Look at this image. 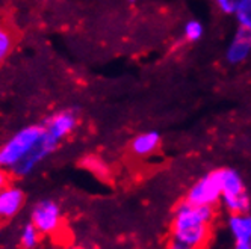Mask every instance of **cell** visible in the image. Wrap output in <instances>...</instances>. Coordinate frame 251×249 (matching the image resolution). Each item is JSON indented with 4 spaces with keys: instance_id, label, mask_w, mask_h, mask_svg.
<instances>
[{
    "instance_id": "1",
    "label": "cell",
    "mask_w": 251,
    "mask_h": 249,
    "mask_svg": "<svg viewBox=\"0 0 251 249\" xmlns=\"http://www.w3.org/2000/svg\"><path fill=\"white\" fill-rule=\"evenodd\" d=\"M215 218L212 205L178 204L171 224L173 239L191 249H201L210 237V224Z\"/></svg>"
},
{
    "instance_id": "8",
    "label": "cell",
    "mask_w": 251,
    "mask_h": 249,
    "mask_svg": "<svg viewBox=\"0 0 251 249\" xmlns=\"http://www.w3.org/2000/svg\"><path fill=\"white\" fill-rule=\"evenodd\" d=\"M160 145V133L156 130L136 135L130 142V151L136 157H147L153 154Z\"/></svg>"
},
{
    "instance_id": "11",
    "label": "cell",
    "mask_w": 251,
    "mask_h": 249,
    "mask_svg": "<svg viewBox=\"0 0 251 249\" xmlns=\"http://www.w3.org/2000/svg\"><path fill=\"white\" fill-rule=\"evenodd\" d=\"M80 168L88 171L89 174H93L97 180L100 181H109L111 180V166L107 165L104 158H101L97 154H86L80 158Z\"/></svg>"
},
{
    "instance_id": "20",
    "label": "cell",
    "mask_w": 251,
    "mask_h": 249,
    "mask_svg": "<svg viewBox=\"0 0 251 249\" xmlns=\"http://www.w3.org/2000/svg\"><path fill=\"white\" fill-rule=\"evenodd\" d=\"M235 249H251V240H248V242H236Z\"/></svg>"
},
{
    "instance_id": "23",
    "label": "cell",
    "mask_w": 251,
    "mask_h": 249,
    "mask_svg": "<svg viewBox=\"0 0 251 249\" xmlns=\"http://www.w3.org/2000/svg\"><path fill=\"white\" fill-rule=\"evenodd\" d=\"M236 3H238V0H236Z\"/></svg>"
},
{
    "instance_id": "16",
    "label": "cell",
    "mask_w": 251,
    "mask_h": 249,
    "mask_svg": "<svg viewBox=\"0 0 251 249\" xmlns=\"http://www.w3.org/2000/svg\"><path fill=\"white\" fill-rule=\"evenodd\" d=\"M203 24L199 20H189L183 29V38L186 43H197L203 37Z\"/></svg>"
},
{
    "instance_id": "22",
    "label": "cell",
    "mask_w": 251,
    "mask_h": 249,
    "mask_svg": "<svg viewBox=\"0 0 251 249\" xmlns=\"http://www.w3.org/2000/svg\"><path fill=\"white\" fill-rule=\"evenodd\" d=\"M130 2H135V0H130Z\"/></svg>"
},
{
    "instance_id": "9",
    "label": "cell",
    "mask_w": 251,
    "mask_h": 249,
    "mask_svg": "<svg viewBox=\"0 0 251 249\" xmlns=\"http://www.w3.org/2000/svg\"><path fill=\"white\" fill-rule=\"evenodd\" d=\"M220 181H221V198L224 197H238L245 193V186L242 177L238 171L230 168H220Z\"/></svg>"
},
{
    "instance_id": "4",
    "label": "cell",
    "mask_w": 251,
    "mask_h": 249,
    "mask_svg": "<svg viewBox=\"0 0 251 249\" xmlns=\"http://www.w3.org/2000/svg\"><path fill=\"white\" fill-rule=\"evenodd\" d=\"M221 200L220 171L215 169L197 181L188 192L186 200L194 205H215Z\"/></svg>"
},
{
    "instance_id": "10",
    "label": "cell",
    "mask_w": 251,
    "mask_h": 249,
    "mask_svg": "<svg viewBox=\"0 0 251 249\" xmlns=\"http://www.w3.org/2000/svg\"><path fill=\"white\" fill-rule=\"evenodd\" d=\"M228 231L235 242L251 240V215L247 213H231L228 216Z\"/></svg>"
},
{
    "instance_id": "19",
    "label": "cell",
    "mask_w": 251,
    "mask_h": 249,
    "mask_svg": "<svg viewBox=\"0 0 251 249\" xmlns=\"http://www.w3.org/2000/svg\"><path fill=\"white\" fill-rule=\"evenodd\" d=\"M167 249H191V248H188V246H185V245H182V243H178V242H176V240H171L170 245L167 246Z\"/></svg>"
},
{
    "instance_id": "18",
    "label": "cell",
    "mask_w": 251,
    "mask_h": 249,
    "mask_svg": "<svg viewBox=\"0 0 251 249\" xmlns=\"http://www.w3.org/2000/svg\"><path fill=\"white\" fill-rule=\"evenodd\" d=\"M6 184H8V172L0 169V190H2Z\"/></svg>"
},
{
    "instance_id": "14",
    "label": "cell",
    "mask_w": 251,
    "mask_h": 249,
    "mask_svg": "<svg viewBox=\"0 0 251 249\" xmlns=\"http://www.w3.org/2000/svg\"><path fill=\"white\" fill-rule=\"evenodd\" d=\"M223 203H224V207L231 213H247L250 211V207H251V203H250V197L248 193H242V195H238V197H224L221 198Z\"/></svg>"
},
{
    "instance_id": "7",
    "label": "cell",
    "mask_w": 251,
    "mask_h": 249,
    "mask_svg": "<svg viewBox=\"0 0 251 249\" xmlns=\"http://www.w3.org/2000/svg\"><path fill=\"white\" fill-rule=\"evenodd\" d=\"M250 51H251V30L239 26L235 38L231 40V43L226 51L227 62L228 64H241L248 58Z\"/></svg>"
},
{
    "instance_id": "13",
    "label": "cell",
    "mask_w": 251,
    "mask_h": 249,
    "mask_svg": "<svg viewBox=\"0 0 251 249\" xmlns=\"http://www.w3.org/2000/svg\"><path fill=\"white\" fill-rule=\"evenodd\" d=\"M41 233L38 231V228L35 226L32 222L26 224L22 231H20V246L23 249H33L37 248L40 240H41Z\"/></svg>"
},
{
    "instance_id": "17",
    "label": "cell",
    "mask_w": 251,
    "mask_h": 249,
    "mask_svg": "<svg viewBox=\"0 0 251 249\" xmlns=\"http://www.w3.org/2000/svg\"><path fill=\"white\" fill-rule=\"evenodd\" d=\"M220 9L226 14H235L236 8V0H215Z\"/></svg>"
},
{
    "instance_id": "21",
    "label": "cell",
    "mask_w": 251,
    "mask_h": 249,
    "mask_svg": "<svg viewBox=\"0 0 251 249\" xmlns=\"http://www.w3.org/2000/svg\"><path fill=\"white\" fill-rule=\"evenodd\" d=\"M68 249H86V248H83V246H70Z\"/></svg>"
},
{
    "instance_id": "5",
    "label": "cell",
    "mask_w": 251,
    "mask_h": 249,
    "mask_svg": "<svg viewBox=\"0 0 251 249\" xmlns=\"http://www.w3.org/2000/svg\"><path fill=\"white\" fill-rule=\"evenodd\" d=\"M77 126H79V113L76 109L71 108L53 112L43 122L44 132L56 142H59V144L73 133L77 129Z\"/></svg>"
},
{
    "instance_id": "6",
    "label": "cell",
    "mask_w": 251,
    "mask_h": 249,
    "mask_svg": "<svg viewBox=\"0 0 251 249\" xmlns=\"http://www.w3.org/2000/svg\"><path fill=\"white\" fill-rule=\"evenodd\" d=\"M26 193L20 186L6 184L0 190V222L12 221L23 210Z\"/></svg>"
},
{
    "instance_id": "2",
    "label": "cell",
    "mask_w": 251,
    "mask_h": 249,
    "mask_svg": "<svg viewBox=\"0 0 251 249\" xmlns=\"http://www.w3.org/2000/svg\"><path fill=\"white\" fill-rule=\"evenodd\" d=\"M43 124H29L12 133L5 142L0 144V169L12 172L17 165H20L37 148L43 139Z\"/></svg>"
},
{
    "instance_id": "15",
    "label": "cell",
    "mask_w": 251,
    "mask_h": 249,
    "mask_svg": "<svg viewBox=\"0 0 251 249\" xmlns=\"http://www.w3.org/2000/svg\"><path fill=\"white\" fill-rule=\"evenodd\" d=\"M235 15L241 27L251 30V0H238Z\"/></svg>"
},
{
    "instance_id": "3",
    "label": "cell",
    "mask_w": 251,
    "mask_h": 249,
    "mask_svg": "<svg viewBox=\"0 0 251 249\" xmlns=\"http://www.w3.org/2000/svg\"><path fill=\"white\" fill-rule=\"evenodd\" d=\"M30 222L38 228L43 236H55L64 226L62 208L55 200H40L32 205Z\"/></svg>"
},
{
    "instance_id": "12",
    "label": "cell",
    "mask_w": 251,
    "mask_h": 249,
    "mask_svg": "<svg viewBox=\"0 0 251 249\" xmlns=\"http://www.w3.org/2000/svg\"><path fill=\"white\" fill-rule=\"evenodd\" d=\"M15 47V37L12 30L0 23V64H3L14 51Z\"/></svg>"
}]
</instances>
